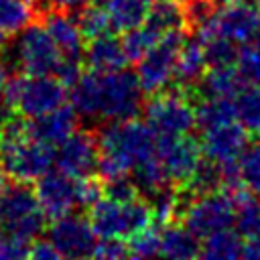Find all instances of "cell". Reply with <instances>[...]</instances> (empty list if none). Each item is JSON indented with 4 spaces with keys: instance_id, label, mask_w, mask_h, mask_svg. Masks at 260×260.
<instances>
[{
    "instance_id": "cell-43",
    "label": "cell",
    "mask_w": 260,
    "mask_h": 260,
    "mask_svg": "<svg viewBox=\"0 0 260 260\" xmlns=\"http://www.w3.org/2000/svg\"><path fill=\"white\" fill-rule=\"evenodd\" d=\"M242 260H260V238H248L242 248Z\"/></svg>"
},
{
    "instance_id": "cell-46",
    "label": "cell",
    "mask_w": 260,
    "mask_h": 260,
    "mask_svg": "<svg viewBox=\"0 0 260 260\" xmlns=\"http://www.w3.org/2000/svg\"><path fill=\"white\" fill-rule=\"evenodd\" d=\"M6 185H8V175H6V173L0 169V193L4 191V187H6Z\"/></svg>"
},
{
    "instance_id": "cell-17",
    "label": "cell",
    "mask_w": 260,
    "mask_h": 260,
    "mask_svg": "<svg viewBox=\"0 0 260 260\" xmlns=\"http://www.w3.org/2000/svg\"><path fill=\"white\" fill-rule=\"evenodd\" d=\"M47 32L55 41L57 49L61 51L63 57L67 59H83V41L85 37L81 35V28L77 24V18L71 16L69 10L61 8H51L45 16Z\"/></svg>"
},
{
    "instance_id": "cell-16",
    "label": "cell",
    "mask_w": 260,
    "mask_h": 260,
    "mask_svg": "<svg viewBox=\"0 0 260 260\" xmlns=\"http://www.w3.org/2000/svg\"><path fill=\"white\" fill-rule=\"evenodd\" d=\"M199 144L205 158L221 167H228V165H236V160L244 152L248 144V132L236 120H230L203 128Z\"/></svg>"
},
{
    "instance_id": "cell-26",
    "label": "cell",
    "mask_w": 260,
    "mask_h": 260,
    "mask_svg": "<svg viewBox=\"0 0 260 260\" xmlns=\"http://www.w3.org/2000/svg\"><path fill=\"white\" fill-rule=\"evenodd\" d=\"M144 24H148L152 30L165 37L175 30H185L187 18L179 0H154L144 18Z\"/></svg>"
},
{
    "instance_id": "cell-9",
    "label": "cell",
    "mask_w": 260,
    "mask_h": 260,
    "mask_svg": "<svg viewBox=\"0 0 260 260\" xmlns=\"http://www.w3.org/2000/svg\"><path fill=\"white\" fill-rule=\"evenodd\" d=\"M185 41V30H175L160 37L140 59L136 65V79L144 93H158L171 87L175 77V63L179 49Z\"/></svg>"
},
{
    "instance_id": "cell-35",
    "label": "cell",
    "mask_w": 260,
    "mask_h": 260,
    "mask_svg": "<svg viewBox=\"0 0 260 260\" xmlns=\"http://www.w3.org/2000/svg\"><path fill=\"white\" fill-rule=\"evenodd\" d=\"M75 18H77V24H79V28H81V35H83L87 41L93 39V37L106 35V32H110V28H112L104 4H91V2H87L85 6L79 8V14H77Z\"/></svg>"
},
{
    "instance_id": "cell-24",
    "label": "cell",
    "mask_w": 260,
    "mask_h": 260,
    "mask_svg": "<svg viewBox=\"0 0 260 260\" xmlns=\"http://www.w3.org/2000/svg\"><path fill=\"white\" fill-rule=\"evenodd\" d=\"M242 79L238 71L232 67H207L199 83L195 85L201 98H225L232 100L236 91L242 87Z\"/></svg>"
},
{
    "instance_id": "cell-30",
    "label": "cell",
    "mask_w": 260,
    "mask_h": 260,
    "mask_svg": "<svg viewBox=\"0 0 260 260\" xmlns=\"http://www.w3.org/2000/svg\"><path fill=\"white\" fill-rule=\"evenodd\" d=\"M197 35V32H195ZM203 43V53L207 67H232L238 57V45L232 43L225 37H219L215 32L197 35Z\"/></svg>"
},
{
    "instance_id": "cell-23",
    "label": "cell",
    "mask_w": 260,
    "mask_h": 260,
    "mask_svg": "<svg viewBox=\"0 0 260 260\" xmlns=\"http://www.w3.org/2000/svg\"><path fill=\"white\" fill-rule=\"evenodd\" d=\"M236 122L248 132V136H260V85L242 83L232 98Z\"/></svg>"
},
{
    "instance_id": "cell-28",
    "label": "cell",
    "mask_w": 260,
    "mask_h": 260,
    "mask_svg": "<svg viewBox=\"0 0 260 260\" xmlns=\"http://www.w3.org/2000/svg\"><path fill=\"white\" fill-rule=\"evenodd\" d=\"M146 201L152 211V221L158 225H165V223H171L177 217V213H181L185 195H181L175 189V185H167V187L146 195Z\"/></svg>"
},
{
    "instance_id": "cell-4",
    "label": "cell",
    "mask_w": 260,
    "mask_h": 260,
    "mask_svg": "<svg viewBox=\"0 0 260 260\" xmlns=\"http://www.w3.org/2000/svg\"><path fill=\"white\" fill-rule=\"evenodd\" d=\"M98 238H120L130 240L134 234L152 225V211L146 199H112L100 197L93 205H89L87 215Z\"/></svg>"
},
{
    "instance_id": "cell-2",
    "label": "cell",
    "mask_w": 260,
    "mask_h": 260,
    "mask_svg": "<svg viewBox=\"0 0 260 260\" xmlns=\"http://www.w3.org/2000/svg\"><path fill=\"white\" fill-rule=\"evenodd\" d=\"M95 138L100 148L98 173L102 175V181L130 175L134 167L156 154L158 144V138L150 126L136 120V116L102 124Z\"/></svg>"
},
{
    "instance_id": "cell-29",
    "label": "cell",
    "mask_w": 260,
    "mask_h": 260,
    "mask_svg": "<svg viewBox=\"0 0 260 260\" xmlns=\"http://www.w3.org/2000/svg\"><path fill=\"white\" fill-rule=\"evenodd\" d=\"M236 173L242 187L250 195L260 197V136L246 144L244 152L236 160Z\"/></svg>"
},
{
    "instance_id": "cell-33",
    "label": "cell",
    "mask_w": 260,
    "mask_h": 260,
    "mask_svg": "<svg viewBox=\"0 0 260 260\" xmlns=\"http://www.w3.org/2000/svg\"><path fill=\"white\" fill-rule=\"evenodd\" d=\"M221 187H223V167L209 158H203L201 165L197 167L195 175L191 177V181L183 187V191L191 193V197H193V195L217 191Z\"/></svg>"
},
{
    "instance_id": "cell-41",
    "label": "cell",
    "mask_w": 260,
    "mask_h": 260,
    "mask_svg": "<svg viewBox=\"0 0 260 260\" xmlns=\"http://www.w3.org/2000/svg\"><path fill=\"white\" fill-rule=\"evenodd\" d=\"M30 242L10 236V234H0V260H26L28 256V246Z\"/></svg>"
},
{
    "instance_id": "cell-40",
    "label": "cell",
    "mask_w": 260,
    "mask_h": 260,
    "mask_svg": "<svg viewBox=\"0 0 260 260\" xmlns=\"http://www.w3.org/2000/svg\"><path fill=\"white\" fill-rule=\"evenodd\" d=\"M102 185H104V195L106 197L120 199V201H128V199L138 197V189H136V185H134L130 175L106 179V181H102Z\"/></svg>"
},
{
    "instance_id": "cell-5",
    "label": "cell",
    "mask_w": 260,
    "mask_h": 260,
    "mask_svg": "<svg viewBox=\"0 0 260 260\" xmlns=\"http://www.w3.org/2000/svg\"><path fill=\"white\" fill-rule=\"evenodd\" d=\"M67 85L55 75H20L10 77L6 102L10 110L26 120H35L67 102Z\"/></svg>"
},
{
    "instance_id": "cell-20",
    "label": "cell",
    "mask_w": 260,
    "mask_h": 260,
    "mask_svg": "<svg viewBox=\"0 0 260 260\" xmlns=\"http://www.w3.org/2000/svg\"><path fill=\"white\" fill-rule=\"evenodd\" d=\"M83 63L91 71H118L126 69L130 59L124 53L122 41L112 32H106L89 39L87 47L83 49Z\"/></svg>"
},
{
    "instance_id": "cell-7",
    "label": "cell",
    "mask_w": 260,
    "mask_h": 260,
    "mask_svg": "<svg viewBox=\"0 0 260 260\" xmlns=\"http://www.w3.org/2000/svg\"><path fill=\"white\" fill-rule=\"evenodd\" d=\"M144 122L156 138L191 134L195 128V108L183 89H162L144 104Z\"/></svg>"
},
{
    "instance_id": "cell-11",
    "label": "cell",
    "mask_w": 260,
    "mask_h": 260,
    "mask_svg": "<svg viewBox=\"0 0 260 260\" xmlns=\"http://www.w3.org/2000/svg\"><path fill=\"white\" fill-rule=\"evenodd\" d=\"M260 28V10L244 0H223L217 4L211 20L195 28L197 35L215 32L219 37L230 39L236 45L250 43Z\"/></svg>"
},
{
    "instance_id": "cell-13",
    "label": "cell",
    "mask_w": 260,
    "mask_h": 260,
    "mask_svg": "<svg viewBox=\"0 0 260 260\" xmlns=\"http://www.w3.org/2000/svg\"><path fill=\"white\" fill-rule=\"evenodd\" d=\"M156 156L162 165V171L169 183L183 189L195 175L197 167L201 165L203 150L199 140L185 134V136H173V138H158Z\"/></svg>"
},
{
    "instance_id": "cell-45",
    "label": "cell",
    "mask_w": 260,
    "mask_h": 260,
    "mask_svg": "<svg viewBox=\"0 0 260 260\" xmlns=\"http://www.w3.org/2000/svg\"><path fill=\"white\" fill-rule=\"evenodd\" d=\"M10 118V106L6 102V91H0V128Z\"/></svg>"
},
{
    "instance_id": "cell-49",
    "label": "cell",
    "mask_w": 260,
    "mask_h": 260,
    "mask_svg": "<svg viewBox=\"0 0 260 260\" xmlns=\"http://www.w3.org/2000/svg\"><path fill=\"white\" fill-rule=\"evenodd\" d=\"M126 260H142V258H138V256H134V254H128V258Z\"/></svg>"
},
{
    "instance_id": "cell-12",
    "label": "cell",
    "mask_w": 260,
    "mask_h": 260,
    "mask_svg": "<svg viewBox=\"0 0 260 260\" xmlns=\"http://www.w3.org/2000/svg\"><path fill=\"white\" fill-rule=\"evenodd\" d=\"M47 242L65 260H89L98 242V234L85 215L69 211L55 217L47 228Z\"/></svg>"
},
{
    "instance_id": "cell-47",
    "label": "cell",
    "mask_w": 260,
    "mask_h": 260,
    "mask_svg": "<svg viewBox=\"0 0 260 260\" xmlns=\"http://www.w3.org/2000/svg\"><path fill=\"white\" fill-rule=\"evenodd\" d=\"M6 51V35H2L0 32V55Z\"/></svg>"
},
{
    "instance_id": "cell-19",
    "label": "cell",
    "mask_w": 260,
    "mask_h": 260,
    "mask_svg": "<svg viewBox=\"0 0 260 260\" xmlns=\"http://www.w3.org/2000/svg\"><path fill=\"white\" fill-rule=\"evenodd\" d=\"M205 71H207V61L201 39L197 35L191 39L185 37L175 63V77H173L175 87L189 93L191 89H195V85L199 83Z\"/></svg>"
},
{
    "instance_id": "cell-36",
    "label": "cell",
    "mask_w": 260,
    "mask_h": 260,
    "mask_svg": "<svg viewBox=\"0 0 260 260\" xmlns=\"http://www.w3.org/2000/svg\"><path fill=\"white\" fill-rule=\"evenodd\" d=\"M160 39V35L156 30H152L148 24H138L130 30H124L122 35V47H124V53L128 55L130 61H138L156 41Z\"/></svg>"
},
{
    "instance_id": "cell-3",
    "label": "cell",
    "mask_w": 260,
    "mask_h": 260,
    "mask_svg": "<svg viewBox=\"0 0 260 260\" xmlns=\"http://www.w3.org/2000/svg\"><path fill=\"white\" fill-rule=\"evenodd\" d=\"M0 165L12 181L30 183L53 169L55 148L30 134L26 118H8L0 128Z\"/></svg>"
},
{
    "instance_id": "cell-48",
    "label": "cell",
    "mask_w": 260,
    "mask_h": 260,
    "mask_svg": "<svg viewBox=\"0 0 260 260\" xmlns=\"http://www.w3.org/2000/svg\"><path fill=\"white\" fill-rule=\"evenodd\" d=\"M244 2H250L252 6H256V8L260 10V0H244Z\"/></svg>"
},
{
    "instance_id": "cell-18",
    "label": "cell",
    "mask_w": 260,
    "mask_h": 260,
    "mask_svg": "<svg viewBox=\"0 0 260 260\" xmlns=\"http://www.w3.org/2000/svg\"><path fill=\"white\" fill-rule=\"evenodd\" d=\"M77 126H79V116L67 104H63L35 120H28L30 134L53 148L59 142H63L73 130H77Z\"/></svg>"
},
{
    "instance_id": "cell-1",
    "label": "cell",
    "mask_w": 260,
    "mask_h": 260,
    "mask_svg": "<svg viewBox=\"0 0 260 260\" xmlns=\"http://www.w3.org/2000/svg\"><path fill=\"white\" fill-rule=\"evenodd\" d=\"M144 91L128 69L87 71L69 85L71 108L89 124H108L134 118L142 106Z\"/></svg>"
},
{
    "instance_id": "cell-10",
    "label": "cell",
    "mask_w": 260,
    "mask_h": 260,
    "mask_svg": "<svg viewBox=\"0 0 260 260\" xmlns=\"http://www.w3.org/2000/svg\"><path fill=\"white\" fill-rule=\"evenodd\" d=\"M12 57L16 67L26 75H55L63 59L43 24H28L18 32Z\"/></svg>"
},
{
    "instance_id": "cell-39",
    "label": "cell",
    "mask_w": 260,
    "mask_h": 260,
    "mask_svg": "<svg viewBox=\"0 0 260 260\" xmlns=\"http://www.w3.org/2000/svg\"><path fill=\"white\" fill-rule=\"evenodd\" d=\"M128 254H130V250H128L126 240L102 238L100 242H95L89 260H126Z\"/></svg>"
},
{
    "instance_id": "cell-14",
    "label": "cell",
    "mask_w": 260,
    "mask_h": 260,
    "mask_svg": "<svg viewBox=\"0 0 260 260\" xmlns=\"http://www.w3.org/2000/svg\"><path fill=\"white\" fill-rule=\"evenodd\" d=\"M55 169L73 177L83 179L98 173L100 148L98 138L91 130H73L63 142L55 146Z\"/></svg>"
},
{
    "instance_id": "cell-25",
    "label": "cell",
    "mask_w": 260,
    "mask_h": 260,
    "mask_svg": "<svg viewBox=\"0 0 260 260\" xmlns=\"http://www.w3.org/2000/svg\"><path fill=\"white\" fill-rule=\"evenodd\" d=\"M154 0H104V8L114 30H130L144 22Z\"/></svg>"
},
{
    "instance_id": "cell-50",
    "label": "cell",
    "mask_w": 260,
    "mask_h": 260,
    "mask_svg": "<svg viewBox=\"0 0 260 260\" xmlns=\"http://www.w3.org/2000/svg\"><path fill=\"white\" fill-rule=\"evenodd\" d=\"M0 232H2V223H0Z\"/></svg>"
},
{
    "instance_id": "cell-44",
    "label": "cell",
    "mask_w": 260,
    "mask_h": 260,
    "mask_svg": "<svg viewBox=\"0 0 260 260\" xmlns=\"http://www.w3.org/2000/svg\"><path fill=\"white\" fill-rule=\"evenodd\" d=\"M53 8H61V10H79L81 6H85L91 0H49Z\"/></svg>"
},
{
    "instance_id": "cell-6",
    "label": "cell",
    "mask_w": 260,
    "mask_h": 260,
    "mask_svg": "<svg viewBox=\"0 0 260 260\" xmlns=\"http://www.w3.org/2000/svg\"><path fill=\"white\" fill-rule=\"evenodd\" d=\"M2 232L32 242L45 230L47 215L39 205L35 191L26 183L12 181L0 193Z\"/></svg>"
},
{
    "instance_id": "cell-38",
    "label": "cell",
    "mask_w": 260,
    "mask_h": 260,
    "mask_svg": "<svg viewBox=\"0 0 260 260\" xmlns=\"http://www.w3.org/2000/svg\"><path fill=\"white\" fill-rule=\"evenodd\" d=\"M158 230L156 223L144 228L142 232L134 234L128 240L130 254L142 258V260H158Z\"/></svg>"
},
{
    "instance_id": "cell-8",
    "label": "cell",
    "mask_w": 260,
    "mask_h": 260,
    "mask_svg": "<svg viewBox=\"0 0 260 260\" xmlns=\"http://www.w3.org/2000/svg\"><path fill=\"white\" fill-rule=\"evenodd\" d=\"M236 217V197L228 189H217L211 193L193 195L185 199L181 207L183 225L197 238L221 232L234 225Z\"/></svg>"
},
{
    "instance_id": "cell-37",
    "label": "cell",
    "mask_w": 260,
    "mask_h": 260,
    "mask_svg": "<svg viewBox=\"0 0 260 260\" xmlns=\"http://www.w3.org/2000/svg\"><path fill=\"white\" fill-rule=\"evenodd\" d=\"M234 69L244 83L260 85V45H246L238 49Z\"/></svg>"
},
{
    "instance_id": "cell-31",
    "label": "cell",
    "mask_w": 260,
    "mask_h": 260,
    "mask_svg": "<svg viewBox=\"0 0 260 260\" xmlns=\"http://www.w3.org/2000/svg\"><path fill=\"white\" fill-rule=\"evenodd\" d=\"M130 177H132L138 193H142L144 197L150 195V193H154V191H158V189H162V187H167V185H171L156 154L150 156V158H146L138 167H134V171L130 173Z\"/></svg>"
},
{
    "instance_id": "cell-15",
    "label": "cell",
    "mask_w": 260,
    "mask_h": 260,
    "mask_svg": "<svg viewBox=\"0 0 260 260\" xmlns=\"http://www.w3.org/2000/svg\"><path fill=\"white\" fill-rule=\"evenodd\" d=\"M35 195L39 199L41 209L49 219L65 215L79 205V179H73L61 171H49L41 179H37Z\"/></svg>"
},
{
    "instance_id": "cell-32",
    "label": "cell",
    "mask_w": 260,
    "mask_h": 260,
    "mask_svg": "<svg viewBox=\"0 0 260 260\" xmlns=\"http://www.w3.org/2000/svg\"><path fill=\"white\" fill-rule=\"evenodd\" d=\"M236 120L232 100L225 98H201V104L195 108V126L199 130Z\"/></svg>"
},
{
    "instance_id": "cell-34",
    "label": "cell",
    "mask_w": 260,
    "mask_h": 260,
    "mask_svg": "<svg viewBox=\"0 0 260 260\" xmlns=\"http://www.w3.org/2000/svg\"><path fill=\"white\" fill-rule=\"evenodd\" d=\"M234 223L238 232L246 238H260V197L246 193L236 201Z\"/></svg>"
},
{
    "instance_id": "cell-27",
    "label": "cell",
    "mask_w": 260,
    "mask_h": 260,
    "mask_svg": "<svg viewBox=\"0 0 260 260\" xmlns=\"http://www.w3.org/2000/svg\"><path fill=\"white\" fill-rule=\"evenodd\" d=\"M37 16L35 0H0V32L6 37L18 35L32 24Z\"/></svg>"
},
{
    "instance_id": "cell-21",
    "label": "cell",
    "mask_w": 260,
    "mask_h": 260,
    "mask_svg": "<svg viewBox=\"0 0 260 260\" xmlns=\"http://www.w3.org/2000/svg\"><path fill=\"white\" fill-rule=\"evenodd\" d=\"M199 238L183 223H165L158 230V260H195Z\"/></svg>"
},
{
    "instance_id": "cell-42",
    "label": "cell",
    "mask_w": 260,
    "mask_h": 260,
    "mask_svg": "<svg viewBox=\"0 0 260 260\" xmlns=\"http://www.w3.org/2000/svg\"><path fill=\"white\" fill-rule=\"evenodd\" d=\"M26 260H65L49 242H35V246L28 250Z\"/></svg>"
},
{
    "instance_id": "cell-22",
    "label": "cell",
    "mask_w": 260,
    "mask_h": 260,
    "mask_svg": "<svg viewBox=\"0 0 260 260\" xmlns=\"http://www.w3.org/2000/svg\"><path fill=\"white\" fill-rule=\"evenodd\" d=\"M242 234L225 228L221 232L209 234L199 244V260H242Z\"/></svg>"
}]
</instances>
